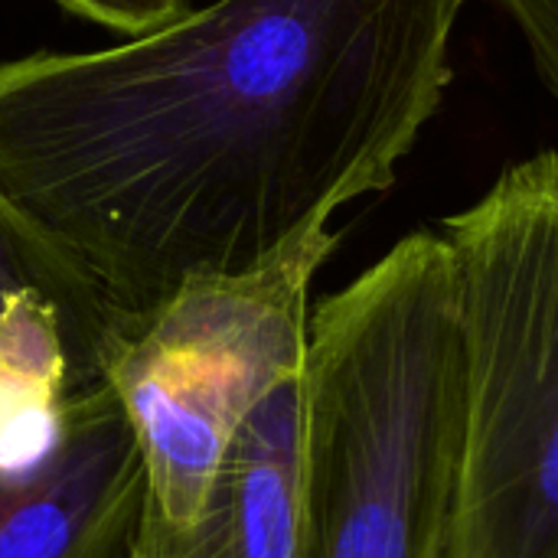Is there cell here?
I'll return each instance as SVG.
<instances>
[{"label": "cell", "instance_id": "cell-1", "mask_svg": "<svg viewBox=\"0 0 558 558\" xmlns=\"http://www.w3.org/2000/svg\"><path fill=\"white\" fill-rule=\"evenodd\" d=\"M471 0H216L98 52L0 62V196L121 320L255 271L386 193Z\"/></svg>", "mask_w": 558, "mask_h": 558}, {"label": "cell", "instance_id": "cell-4", "mask_svg": "<svg viewBox=\"0 0 558 558\" xmlns=\"http://www.w3.org/2000/svg\"><path fill=\"white\" fill-rule=\"evenodd\" d=\"M337 242L320 226L268 265L190 281L105 333L92 376L131 425L144 474L141 513L193 523L235 432L304 373L311 284Z\"/></svg>", "mask_w": 558, "mask_h": 558}, {"label": "cell", "instance_id": "cell-3", "mask_svg": "<svg viewBox=\"0 0 558 558\" xmlns=\"http://www.w3.org/2000/svg\"><path fill=\"white\" fill-rule=\"evenodd\" d=\"M458 320L445 558H558V150L438 226Z\"/></svg>", "mask_w": 558, "mask_h": 558}, {"label": "cell", "instance_id": "cell-2", "mask_svg": "<svg viewBox=\"0 0 558 558\" xmlns=\"http://www.w3.org/2000/svg\"><path fill=\"white\" fill-rule=\"evenodd\" d=\"M307 558H445L458 320L441 232L399 239L311 311Z\"/></svg>", "mask_w": 558, "mask_h": 558}, {"label": "cell", "instance_id": "cell-5", "mask_svg": "<svg viewBox=\"0 0 558 558\" xmlns=\"http://www.w3.org/2000/svg\"><path fill=\"white\" fill-rule=\"evenodd\" d=\"M141 507L131 425L95 376L0 392V558H124Z\"/></svg>", "mask_w": 558, "mask_h": 558}, {"label": "cell", "instance_id": "cell-7", "mask_svg": "<svg viewBox=\"0 0 558 558\" xmlns=\"http://www.w3.org/2000/svg\"><path fill=\"white\" fill-rule=\"evenodd\" d=\"M23 291L49 298L62 311L78 366L92 376V356L118 317L85 281V275L0 196V307Z\"/></svg>", "mask_w": 558, "mask_h": 558}, {"label": "cell", "instance_id": "cell-6", "mask_svg": "<svg viewBox=\"0 0 558 558\" xmlns=\"http://www.w3.org/2000/svg\"><path fill=\"white\" fill-rule=\"evenodd\" d=\"M307 546L311 454L301 373L235 432L199 517L170 526L141 513L124 558H307Z\"/></svg>", "mask_w": 558, "mask_h": 558}, {"label": "cell", "instance_id": "cell-8", "mask_svg": "<svg viewBox=\"0 0 558 558\" xmlns=\"http://www.w3.org/2000/svg\"><path fill=\"white\" fill-rule=\"evenodd\" d=\"M56 3L82 20H92L124 36H137L154 26H163L186 10V0H56Z\"/></svg>", "mask_w": 558, "mask_h": 558}]
</instances>
